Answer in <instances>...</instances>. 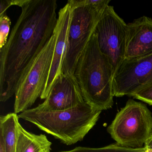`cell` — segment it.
<instances>
[{"label": "cell", "instance_id": "52a82bcc", "mask_svg": "<svg viewBox=\"0 0 152 152\" xmlns=\"http://www.w3.org/2000/svg\"><path fill=\"white\" fill-rule=\"evenodd\" d=\"M99 49L111 64L114 73L124 59L127 24L108 6L100 16L94 30Z\"/></svg>", "mask_w": 152, "mask_h": 152}, {"label": "cell", "instance_id": "2e32d148", "mask_svg": "<svg viewBox=\"0 0 152 152\" xmlns=\"http://www.w3.org/2000/svg\"><path fill=\"white\" fill-rule=\"evenodd\" d=\"M13 6V0H1L0 1V16L5 15L7 10Z\"/></svg>", "mask_w": 152, "mask_h": 152}, {"label": "cell", "instance_id": "277c9868", "mask_svg": "<svg viewBox=\"0 0 152 152\" xmlns=\"http://www.w3.org/2000/svg\"><path fill=\"white\" fill-rule=\"evenodd\" d=\"M116 144L130 148L143 147L152 135V115L145 104L129 99L107 129Z\"/></svg>", "mask_w": 152, "mask_h": 152}, {"label": "cell", "instance_id": "ba28073f", "mask_svg": "<svg viewBox=\"0 0 152 152\" xmlns=\"http://www.w3.org/2000/svg\"><path fill=\"white\" fill-rule=\"evenodd\" d=\"M152 83V53L136 59H124L113 79L114 96H131Z\"/></svg>", "mask_w": 152, "mask_h": 152}, {"label": "cell", "instance_id": "e0dca14e", "mask_svg": "<svg viewBox=\"0 0 152 152\" xmlns=\"http://www.w3.org/2000/svg\"><path fill=\"white\" fill-rule=\"evenodd\" d=\"M145 147L149 152H152V135L145 143Z\"/></svg>", "mask_w": 152, "mask_h": 152}, {"label": "cell", "instance_id": "8992f818", "mask_svg": "<svg viewBox=\"0 0 152 152\" xmlns=\"http://www.w3.org/2000/svg\"><path fill=\"white\" fill-rule=\"evenodd\" d=\"M72 10L67 48L62 65V73L74 75L75 66L80 56L94 33L96 25L104 10L91 5L79 7Z\"/></svg>", "mask_w": 152, "mask_h": 152}, {"label": "cell", "instance_id": "30bf717a", "mask_svg": "<svg viewBox=\"0 0 152 152\" xmlns=\"http://www.w3.org/2000/svg\"><path fill=\"white\" fill-rule=\"evenodd\" d=\"M72 10L68 3L59 10L56 29L57 40L53 61L45 89L41 96L46 99L55 82L62 73V65L67 48V35L72 17Z\"/></svg>", "mask_w": 152, "mask_h": 152}, {"label": "cell", "instance_id": "4fadbf2b", "mask_svg": "<svg viewBox=\"0 0 152 152\" xmlns=\"http://www.w3.org/2000/svg\"><path fill=\"white\" fill-rule=\"evenodd\" d=\"M19 118L15 113L0 117V138L4 142L6 152H17Z\"/></svg>", "mask_w": 152, "mask_h": 152}, {"label": "cell", "instance_id": "3957f363", "mask_svg": "<svg viewBox=\"0 0 152 152\" xmlns=\"http://www.w3.org/2000/svg\"><path fill=\"white\" fill-rule=\"evenodd\" d=\"M101 113L85 102L64 111L43 112L34 107L22 112L18 117L70 145L83 140L96 125Z\"/></svg>", "mask_w": 152, "mask_h": 152}, {"label": "cell", "instance_id": "7a4b0ae2", "mask_svg": "<svg viewBox=\"0 0 152 152\" xmlns=\"http://www.w3.org/2000/svg\"><path fill=\"white\" fill-rule=\"evenodd\" d=\"M85 103L102 111L113 105V70L107 57L101 52L93 33L80 56L74 72Z\"/></svg>", "mask_w": 152, "mask_h": 152}, {"label": "cell", "instance_id": "7c38bea8", "mask_svg": "<svg viewBox=\"0 0 152 152\" xmlns=\"http://www.w3.org/2000/svg\"><path fill=\"white\" fill-rule=\"evenodd\" d=\"M51 145L46 135L29 132L18 124L17 152H51Z\"/></svg>", "mask_w": 152, "mask_h": 152}, {"label": "cell", "instance_id": "5bb4252c", "mask_svg": "<svg viewBox=\"0 0 152 152\" xmlns=\"http://www.w3.org/2000/svg\"><path fill=\"white\" fill-rule=\"evenodd\" d=\"M11 23L10 18L6 14L0 16V49L7 42Z\"/></svg>", "mask_w": 152, "mask_h": 152}, {"label": "cell", "instance_id": "5b68a950", "mask_svg": "<svg viewBox=\"0 0 152 152\" xmlns=\"http://www.w3.org/2000/svg\"><path fill=\"white\" fill-rule=\"evenodd\" d=\"M57 40V31L26 69L15 93L16 113L28 110L40 97L46 87L50 72Z\"/></svg>", "mask_w": 152, "mask_h": 152}, {"label": "cell", "instance_id": "9c48e42d", "mask_svg": "<svg viewBox=\"0 0 152 152\" xmlns=\"http://www.w3.org/2000/svg\"><path fill=\"white\" fill-rule=\"evenodd\" d=\"M85 103L74 75L61 73L48 96L36 108L43 112L64 111Z\"/></svg>", "mask_w": 152, "mask_h": 152}, {"label": "cell", "instance_id": "6da1fadb", "mask_svg": "<svg viewBox=\"0 0 152 152\" xmlns=\"http://www.w3.org/2000/svg\"><path fill=\"white\" fill-rule=\"evenodd\" d=\"M56 0H26L5 46L0 49V101L15 95L20 79L55 32Z\"/></svg>", "mask_w": 152, "mask_h": 152}, {"label": "cell", "instance_id": "ac0fdd59", "mask_svg": "<svg viewBox=\"0 0 152 152\" xmlns=\"http://www.w3.org/2000/svg\"><path fill=\"white\" fill-rule=\"evenodd\" d=\"M0 152H6L4 142L0 138Z\"/></svg>", "mask_w": 152, "mask_h": 152}, {"label": "cell", "instance_id": "8fae6325", "mask_svg": "<svg viewBox=\"0 0 152 152\" xmlns=\"http://www.w3.org/2000/svg\"><path fill=\"white\" fill-rule=\"evenodd\" d=\"M152 53V18L143 16L127 24L124 59H136Z\"/></svg>", "mask_w": 152, "mask_h": 152}, {"label": "cell", "instance_id": "9a60e30c", "mask_svg": "<svg viewBox=\"0 0 152 152\" xmlns=\"http://www.w3.org/2000/svg\"><path fill=\"white\" fill-rule=\"evenodd\" d=\"M131 96L152 105V83L143 87Z\"/></svg>", "mask_w": 152, "mask_h": 152}]
</instances>
